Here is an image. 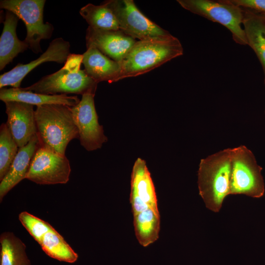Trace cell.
I'll use <instances>...</instances> for the list:
<instances>
[{
	"instance_id": "26",
	"label": "cell",
	"mask_w": 265,
	"mask_h": 265,
	"mask_svg": "<svg viewBox=\"0 0 265 265\" xmlns=\"http://www.w3.org/2000/svg\"><path fill=\"white\" fill-rule=\"evenodd\" d=\"M265 20V14H260Z\"/></svg>"
},
{
	"instance_id": "23",
	"label": "cell",
	"mask_w": 265,
	"mask_h": 265,
	"mask_svg": "<svg viewBox=\"0 0 265 265\" xmlns=\"http://www.w3.org/2000/svg\"><path fill=\"white\" fill-rule=\"evenodd\" d=\"M19 148L6 123L0 127V181L8 173Z\"/></svg>"
},
{
	"instance_id": "15",
	"label": "cell",
	"mask_w": 265,
	"mask_h": 265,
	"mask_svg": "<svg viewBox=\"0 0 265 265\" xmlns=\"http://www.w3.org/2000/svg\"><path fill=\"white\" fill-rule=\"evenodd\" d=\"M40 147L37 134L19 148L10 169L0 183V200L23 179H26L33 157Z\"/></svg>"
},
{
	"instance_id": "9",
	"label": "cell",
	"mask_w": 265,
	"mask_h": 265,
	"mask_svg": "<svg viewBox=\"0 0 265 265\" xmlns=\"http://www.w3.org/2000/svg\"><path fill=\"white\" fill-rule=\"evenodd\" d=\"M103 3L114 13L120 30L134 39L143 40L171 34L145 16L133 0H109Z\"/></svg>"
},
{
	"instance_id": "4",
	"label": "cell",
	"mask_w": 265,
	"mask_h": 265,
	"mask_svg": "<svg viewBox=\"0 0 265 265\" xmlns=\"http://www.w3.org/2000/svg\"><path fill=\"white\" fill-rule=\"evenodd\" d=\"M232 148H227L201 159L198 171L199 194L206 207L214 212L220 210L230 194Z\"/></svg>"
},
{
	"instance_id": "6",
	"label": "cell",
	"mask_w": 265,
	"mask_h": 265,
	"mask_svg": "<svg viewBox=\"0 0 265 265\" xmlns=\"http://www.w3.org/2000/svg\"><path fill=\"white\" fill-rule=\"evenodd\" d=\"M184 9L213 22L218 23L230 30L234 41L247 45L242 27L243 10L230 0H177Z\"/></svg>"
},
{
	"instance_id": "18",
	"label": "cell",
	"mask_w": 265,
	"mask_h": 265,
	"mask_svg": "<svg viewBox=\"0 0 265 265\" xmlns=\"http://www.w3.org/2000/svg\"><path fill=\"white\" fill-rule=\"evenodd\" d=\"M0 100L3 102L17 101L33 106L48 104H60L73 107L80 100L76 96L67 94L47 95L35 93L31 91L23 90L21 88L0 89Z\"/></svg>"
},
{
	"instance_id": "13",
	"label": "cell",
	"mask_w": 265,
	"mask_h": 265,
	"mask_svg": "<svg viewBox=\"0 0 265 265\" xmlns=\"http://www.w3.org/2000/svg\"><path fill=\"white\" fill-rule=\"evenodd\" d=\"M86 47L94 46L105 55L121 61L137 41L121 30H105L88 26L86 30Z\"/></svg>"
},
{
	"instance_id": "19",
	"label": "cell",
	"mask_w": 265,
	"mask_h": 265,
	"mask_svg": "<svg viewBox=\"0 0 265 265\" xmlns=\"http://www.w3.org/2000/svg\"><path fill=\"white\" fill-rule=\"evenodd\" d=\"M242 9V25L247 45L254 51L262 65L265 85V20L259 13Z\"/></svg>"
},
{
	"instance_id": "11",
	"label": "cell",
	"mask_w": 265,
	"mask_h": 265,
	"mask_svg": "<svg viewBox=\"0 0 265 265\" xmlns=\"http://www.w3.org/2000/svg\"><path fill=\"white\" fill-rule=\"evenodd\" d=\"M95 94L82 95L80 102L71 107L75 123L78 129L80 145L88 151L101 148L107 141L103 126L98 122L94 97Z\"/></svg>"
},
{
	"instance_id": "2",
	"label": "cell",
	"mask_w": 265,
	"mask_h": 265,
	"mask_svg": "<svg viewBox=\"0 0 265 265\" xmlns=\"http://www.w3.org/2000/svg\"><path fill=\"white\" fill-rule=\"evenodd\" d=\"M183 48L176 37L168 36L136 42L120 62L118 81L145 74L183 54Z\"/></svg>"
},
{
	"instance_id": "12",
	"label": "cell",
	"mask_w": 265,
	"mask_h": 265,
	"mask_svg": "<svg viewBox=\"0 0 265 265\" xmlns=\"http://www.w3.org/2000/svg\"><path fill=\"white\" fill-rule=\"evenodd\" d=\"M70 43L62 37L55 38L49 44L47 50L38 58L28 63L18 64L11 70L0 76V88L7 86L20 88L23 79L40 64L46 62L63 63L70 54Z\"/></svg>"
},
{
	"instance_id": "14",
	"label": "cell",
	"mask_w": 265,
	"mask_h": 265,
	"mask_svg": "<svg viewBox=\"0 0 265 265\" xmlns=\"http://www.w3.org/2000/svg\"><path fill=\"white\" fill-rule=\"evenodd\" d=\"M4 103L7 115L6 124L20 148L37 134L33 106L17 101Z\"/></svg>"
},
{
	"instance_id": "16",
	"label": "cell",
	"mask_w": 265,
	"mask_h": 265,
	"mask_svg": "<svg viewBox=\"0 0 265 265\" xmlns=\"http://www.w3.org/2000/svg\"><path fill=\"white\" fill-rule=\"evenodd\" d=\"M82 55L84 70L96 82L112 83L118 81L120 71V62L110 58L92 46L87 47Z\"/></svg>"
},
{
	"instance_id": "7",
	"label": "cell",
	"mask_w": 265,
	"mask_h": 265,
	"mask_svg": "<svg viewBox=\"0 0 265 265\" xmlns=\"http://www.w3.org/2000/svg\"><path fill=\"white\" fill-rule=\"evenodd\" d=\"M45 0H1L0 8L11 11L25 24L26 35L24 40L34 53L42 52L40 41L50 39L54 27L49 22L44 23Z\"/></svg>"
},
{
	"instance_id": "8",
	"label": "cell",
	"mask_w": 265,
	"mask_h": 265,
	"mask_svg": "<svg viewBox=\"0 0 265 265\" xmlns=\"http://www.w3.org/2000/svg\"><path fill=\"white\" fill-rule=\"evenodd\" d=\"M98 83L84 69L72 70L63 66L57 72L42 78L23 90L47 95L86 93L95 94Z\"/></svg>"
},
{
	"instance_id": "24",
	"label": "cell",
	"mask_w": 265,
	"mask_h": 265,
	"mask_svg": "<svg viewBox=\"0 0 265 265\" xmlns=\"http://www.w3.org/2000/svg\"><path fill=\"white\" fill-rule=\"evenodd\" d=\"M22 224L33 238L39 243L43 237L48 232L53 229L48 222L26 212H23L19 215Z\"/></svg>"
},
{
	"instance_id": "27",
	"label": "cell",
	"mask_w": 265,
	"mask_h": 265,
	"mask_svg": "<svg viewBox=\"0 0 265 265\" xmlns=\"http://www.w3.org/2000/svg\"></svg>"
},
{
	"instance_id": "3",
	"label": "cell",
	"mask_w": 265,
	"mask_h": 265,
	"mask_svg": "<svg viewBox=\"0 0 265 265\" xmlns=\"http://www.w3.org/2000/svg\"><path fill=\"white\" fill-rule=\"evenodd\" d=\"M40 147L65 156L69 143L79 139L71 107L60 104L36 106L34 112Z\"/></svg>"
},
{
	"instance_id": "10",
	"label": "cell",
	"mask_w": 265,
	"mask_h": 265,
	"mask_svg": "<svg viewBox=\"0 0 265 265\" xmlns=\"http://www.w3.org/2000/svg\"><path fill=\"white\" fill-rule=\"evenodd\" d=\"M70 173V162L65 156L39 147L26 179L39 185L65 184L69 180Z\"/></svg>"
},
{
	"instance_id": "1",
	"label": "cell",
	"mask_w": 265,
	"mask_h": 265,
	"mask_svg": "<svg viewBox=\"0 0 265 265\" xmlns=\"http://www.w3.org/2000/svg\"><path fill=\"white\" fill-rule=\"evenodd\" d=\"M130 200L136 238L147 247L159 238L160 214L154 183L145 161L140 158L132 168Z\"/></svg>"
},
{
	"instance_id": "21",
	"label": "cell",
	"mask_w": 265,
	"mask_h": 265,
	"mask_svg": "<svg viewBox=\"0 0 265 265\" xmlns=\"http://www.w3.org/2000/svg\"><path fill=\"white\" fill-rule=\"evenodd\" d=\"M80 14L92 28L105 30H120L114 13L103 3L100 5L88 3L80 8Z\"/></svg>"
},
{
	"instance_id": "17",
	"label": "cell",
	"mask_w": 265,
	"mask_h": 265,
	"mask_svg": "<svg viewBox=\"0 0 265 265\" xmlns=\"http://www.w3.org/2000/svg\"><path fill=\"white\" fill-rule=\"evenodd\" d=\"M19 18L13 12L6 10L3 28L0 37V70H3L20 53L28 48L27 44L19 40L16 28Z\"/></svg>"
},
{
	"instance_id": "20",
	"label": "cell",
	"mask_w": 265,
	"mask_h": 265,
	"mask_svg": "<svg viewBox=\"0 0 265 265\" xmlns=\"http://www.w3.org/2000/svg\"><path fill=\"white\" fill-rule=\"evenodd\" d=\"M0 265H30L26 246L12 232H5L0 237Z\"/></svg>"
},
{
	"instance_id": "25",
	"label": "cell",
	"mask_w": 265,
	"mask_h": 265,
	"mask_svg": "<svg viewBox=\"0 0 265 265\" xmlns=\"http://www.w3.org/2000/svg\"><path fill=\"white\" fill-rule=\"evenodd\" d=\"M235 5L259 14H265V0H230Z\"/></svg>"
},
{
	"instance_id": "5",
	"label": "cell",
	"mask_w": 265,
	"mask_h": 265,
	"mask_svg": "<svg viewBox=\"0 0 265 265\" xmlns=\"http://www.w3.org/2000/svg\"><path fill=\"white\" fill-rule=\"evenodd\" d=\"M262 167L253 153L244 145L232 148L230 194L253 198L264 196L265 188Z\"/></svg>"
},
{
	"instance_id": "22",
	"label": "cell",
	"mask_w": 265,
	"mask_h": 265,
	"mask_svg": "<svg viewBox=\"0 0 265 265\" xmlns=\"http://www.w3.org/2000/svg\"><path fill=\"white\" fill-rule=\"evenodd\" d=\"M39 244L44 252L52 258L69 263H74L78 260V254L54 228L45 234Z\"/></svg>"
}]
</instances>
